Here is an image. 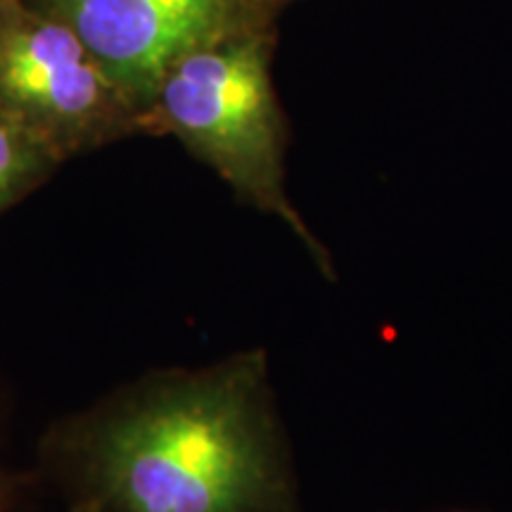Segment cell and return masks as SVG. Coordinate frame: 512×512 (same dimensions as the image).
<instances>
[{"mask_svg":"<svg viewBox=\"0 0 512 512\" xmlns=\"http://www.w3.org/2000/svg\"><path fill=\"white\" fill-rule=\"evenodd\" d=\"M60 162L0 110V214L55 174Z\"/></svg>","mask_w":512,"mask_h":512,"instance_id":"5","label":"cell"},{"mask_svg":"<svg viewBox=\"0 0 512 512\" xmlns=\"http://www.w3.org/2000/svg\"><path fill=\"white\" fill-rule=\"evenodd\" d=\"M271 27L242 31L176 64L143 119L214 169L242 200L278 216L328 268L285 190V119L271 76Z\"/></svg>","mask_w":512,"mask_h":512,"instance_id":"2","label":"cell"},{"mask_svg":"<svg viewBox=\"0 0 512 512\" xmlns=\"http://www.w3.org/2000/svg\"><path fill=\"white\" fill-rule=\"evenodd\" d=\"M91 50L143 128L166 74L197 50L271 27V0H27Z\"/></svg>","mask_w":512,"mask_h":512,"instance_id":"4","label":"cell"},{"mask_svg":"<svg viewBox=\"0 0 512 512\" xmlns=\"http://www.w3.org/2000/svg\"><path fill=\"white\" fill-rule=\"evenodd\" d=\"M0 110L60 164L143 133L81 38L27 0H0Z\"/></svg>","mask_w":512,"mask_h":512,"instance_id":"3","label":"cell"},{"mask_svg":"<svg viewBox=\"0 0 512 512\" xmlns=\"http://www.w3.org/2000/svg\"><path fill=\"white\" fill-rule=\"evenodd\" d=\"M271 3H273V0H271Z\"/></svg>","mask_w":512,"mask_h":512,"instance_id":"7","label":"cell"},{"mask_svg":"<svg viewBox=\"0 0 512 512\" xmlns=\"http://www.w3.org/2000/svg\"><path fill=\"white\" fill-rule=\"evenodd\" d=\"M3 498H5V479L0 475V501H3Z\"/></svg>","mask_w":512,"mask_h":512,"instance_id":"6","label":"cell"},{"mask_svg":"<svg viewBox=\"0 0 512 512\" xmlns=\"http://www.w3.org/2000/svg\"><path fill=\"white\" fill-rule=\"evenodd\" d=\"M264 358L133 384L69 427L60 451L91 512H280L287 482Z\"/></svg>","mask_w":512,"mask_h":512,"instance_id":"1","label":"cell"}]
</instances>
